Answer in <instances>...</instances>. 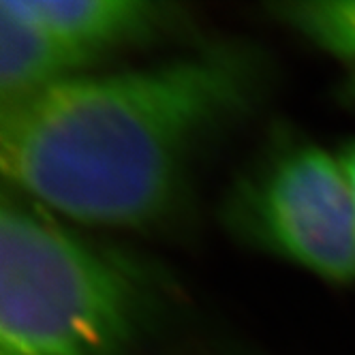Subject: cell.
I'll list each match as a JSON object with an SVG mask.
<instances>
[{"label":"cell","instance_id":"7a4b0ae2","mask_svg":"<svg viewBox=\"0 0 355 355\" xmlns=\"http://www.w3.org/2000/svg\"><path fill=\"white\" fill-rule=\"evenodd\" d=\"M167 304L169 285L150 261L5 187L0 355H129Z\"/></svg>","mask_w":355,"mask_h":355},{"label":"cell","instance_id":"52a82bcc","mask_svg":"<svg viewBox=\"0 0 355 355\" xmlns=\"http://www.w3.org/2000/svg\"><path fill=\"white\" fill-rule=\"evenodd\" d=\"M338 159L343 163V169L349 178V184H351V191H353V197H355V139L347 141L340 152H338Z\"/></svg>","mask_w":355,"mask_h":355},{"label":"cell","instance_id":"5b68a950","mask_svg":"<svg viewBox=\"0 0 355 355\" xmlns=\"http://www.w3.org/2000/svg\"><path fill=\"white\" fill-rule=\"evenodd\" d=\"M94 62L28 13L17 0L0 3V110L15 107Z\"/></svg>","mask_w":355,"mask_h":355},{"label":"cell","instance_id":"8992f818","mask_svg":"<svg viewBox=\"0 0 355 355\" xmlns=\"http://www.w3.org/2000/svg\"><path fill=\"white\" fill-rule=\"evenodd\" d=\"M268 13L287 31L355 69V0H285Z\"/></svg>","mask_w":355,"mask_h":355},{"label":"cell","instance_id":"277c9868","mask_svg":"<svg viewBox=\"0 0 355 355\" xmlns=\"http://www.w3.org/2000/svg\"><path fill=\"white\" fill-rule=\"evenodd\" d=\"M92 62L171 35L187 21L184 11L159 0H17Z\"/></svg>","mask_w":355,"mask_h":355},{"label":"cell","instance_id":"6da1fadb","mask_svg":"<svg viewBox=\"0 0 355 355\" xmlns=\"http://www.w3.org/2000/svg\"><path fill=\"white\" fill-rule=\"evenodd\" d=\"M270 84L268 56L240 39L78 75L0 110L5 187L62 220L163 230L187 210L204 157L259 107Z\"/></svg>","mask_w":355,"mask_h":355},{"label":"cell","instance_id":"3957f363","mask_svg":"<svg viewBox=\"0 0 355 355\" xmlns=\"http://www.w3.org/2000/svg\"><path fill=\"white\" fill-rule=\"evenodd\" d=\"M242 244L327 283H355V197L338 155L304 137H278L223 201Z\"/></svg>","mask_w":355,"mask_h":355},{"label":"cell","instance_id":"ba28073f","mask_svg":"<svg viewBox=\"0 0 355 355\" xmlns=\"http://www.w3.org/2000/svg\"><path fill=\"white\" fill-rule=\"evenodd\" d=\"M340 103L349 105V107H355V69L349 71L347 80L340 84Z\"/></svg>","mask_w":355,"mask_h":355}]
</instances>
